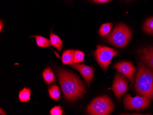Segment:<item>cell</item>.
Masks as SVG:
<instances>
[{
    "mask_svg": "<svg viewBox=\"0 0 153 115\" xmlns=\"http://www.w3.org/2000/svg\"><path fill=\"white\" fill-rule=\"evenodd\" d=\"M59 83L65 98L74 101L85 92V87L81 80L71 72L60 69L57 70Z\"/></svg>",
    "mask_w": 153,
    "mask_h": 115,
    "instance_id": "1",
    "label": "cell"
},
{
    "mask_svg": "<svg viewBox=\"0 0 153 115\" xmlns=\"http://www.w3.org/2000/svg\"><path fill=\"white\" fill-rule=\"evenodd\" d=\"M135 88L138 94L153 99V72L140 61L137 63Z\"/></svg>",
    "mask_w": 153,
    "mask_h": 115,
    "instance_id": "2",
    "label": "cell"
},
{
    "mask_svg": "<svg viewBox=\"0 0 153 115\" xmlns=\"http://www.w3.org/2000/svg\"><path fill=\"white\" fill-rule=\"evenodd\" d=\"M132 34L128 27L123 24H118L107 36L108 42L115 47H126L131 39Z\"/></svg>",
    "mask_w": 153,
    "mask_h": 115,
    "instance_id": "3",
    "label": "cell"
},
{
    "mask_svg": "<svg viewBox=\"0 0 153 115\" xmlns=\"http://www.w3.org/2000/svg\"><path fill=\"white\" fill-rule=\"evenodd\" d=\"M114 105L111 99L106 96L94 99L89 104L87 112L90 115H108L113 111Z\"/></svg>",
    "mask_w": 153,
    "mask_h": 115,
    "instance_id": "4",
    "label": "cell"
},
{
    "mask_svg": "<svg viewBox=\"0 0 153 115\" xmlns=\"http://www.w3.org/2000/svg\"><path fill=\"white\" fill-rule=\"evenodd\" d=\"M97 62L104 71H106L114 56H118V51L107 46L98 45L94 52Z\"/></svg>",
    "mask_w": 153,
    "mask_h": 115,
    "instance_id": "5",
    "label": "cell"
},
{
    "mask_svg": "<svg viewBox=\"0 0 153 115\" xmlns=\"http://www.w3.org/2000/svg\"><path fill=\"white\" fill-rule=\"evenodd\" d=\"M125 108L128 110H140L147 108L151 103L150 99L147 97L140 96L137 95L132 97L128 93L124 98Z\"/></svg>",
    "mask_w": 153,
    "mask_h": 115,
    "instance_id": "6",
    "label": "cell"
},
{
    "mask_svg": "<svg viewBox=\"0 0 153 115\" xmlns=\"http://www.w3.org/2000/svg\"><path fill=\"white\" fill-rule=\"evenodd\" d=\"M111 90L115 93L118 99H121L123 94L126 93L128 90V83L123 74L121 73H117L114 79Z\"/></svg>",
    "mask_w": 153,
    "mask_h": 115,
    "instance_id": "7",
    "label": "cell"
},
{
    "mask_svg": "<svg viewBox=\"0 0 153 115\" xmlns=\"http://www.w3.org/2000/svg\"><path fill=\"white\" fill-rule=\"evenodd\" d=\"M113 68L117 69L118 72L128 78L130 81L131 86L133 85L134 77L137 71L136 68L133 63L129 62H121L115 64L113 66Z\"/></svg>",
    "mask_w": 153,
    "mask_h": 115,
    "instance_id": "8",
    "label": "cell"
},
{
    "mask_svg": "<svg viewBox=\"0 0 153 115\" xmlns=\"http://www.w3.org/2000/svg\"><path fill=\"white\" fill-rule=\"evenodd\" d=\"M138 56L143 63L153 72V46H146L137 51Z\"/></svg>",
    "mask_w": 153,
    "mask_h": 115,
    "instance_id": "9",
    "label": "cell"
},
{
    "mask_svg": "<svg viewBox=\"0 0 153 115\" xmlns=\"http://www.w3.org/2000/svg\"><path fill=\"white\" fill-rule=\"evenodd\" d=\"M71 67L74 69L78 70L82 77L85 79L86 83L88 85H89L94 77V70L92 68L86 66L84 64H71Z\"/></svg>",
    "mask_w": 153,
    "mask_h": 115,
    "instance_id": "10",
    "label": "cell"
},
{
    "mask_svg": "<svg viewBox=\"0 0 153 115\" xmlns=\"http://www.w3.org/2000/svg\"><path fill=\"white\" fill-rule=\"evenodd\" d=\"M75 50H65L62 56V62L64 65H71L74 63Z\"/></svg>",
    "mask_w": 153,
    "mask_h": 115,
    "instance_id": "11",
    "label": "cell"
},
{
    "mask_svg": "<svg viewBox=\"0 0 153 115\" xmlns=\"http://www.w3.org/2000/svg\"><path fill=\"white\" fill-rule=\"evenodd\" d=\"M50 39L51 45L52 46L55 47L59 51H62V48L63 46V42L58 36H56L53 33H51L50 36Z\"/></svg>",
    "mask_w": 153,
    "mask_h": 115,
    "instance_id": "12",
    "label": "cell"
},
{
    "mask_svg": "<svg viewBox=\"0 0 153 115\" xmlns=\"http://www.w3.org/2000/svg\"><path fill=\"white\" fill-rule=\"evenodd\" d=\"M43 77L45 81L48 85H50L53 83L56 80L54 73L51 69L50 68H46L44 70L43 73Z\"/></svg>",
    "mask_w": 153,
    "mask_h": 115,
    "instance_id": "13",
    "label": "cell"
},
{
    "mask_svg": "<svg viewBox=\"0 0 153 115\" xmlns=\"http://www.w3.org/2000/svg\"><path fill=\"white\" fill-rule=\"evenodd\" d=\"M49 93L51 97L55 100H58L61 96V92L59 87L56 85L51 86L49 89Z\"/></svg>",
    "mask_w": 153,
    "mask_h": 115,
    "instance_id": "14",
    "label": "cell"
},
{
    "mask_svg": "<svg viewBox=\"0 0 153 115\" xmlns=\"http://www.w3.org/2000/svg\"><path fill=\"white\" fill-rule=\"evenodd\" d=\"M143 29L145 33L153 35V17L149 18L144 22Z\"/></svg>",
    "mask_w": 153,
    "mask_h": 115,
    "instance_id": "15",
    "label": "cell"
},
{
    "mask_svg": "<svg viewBox=\"0 0 153 115\" xmlns=\"http://www.w3.org/2000/svg\"><path fill=\"white\" fill-rule=\"evenodd\" d=\"M113 24L111 23L103 24L100 28L99 33L101 36L105 37L109 35L113 27Z\"/></svg>",
    "mask_w": 153,
    "mask_h": 115,
    "instance_id": "16",
    "label": "cell"
},
{
    "mask_svg": "<svg viewBox=\"0 0 153 115\" xmlns=\"http://www.w3.org/2000/svg\"><path fill=\"white\" fill-rule=\"evenodd\" d=\"M33 37L36 39L37 45L39 47H48L51 45L50 40L41 36H34Z\"/></svg>",
    "mask_w": 153,
    "mask_h": 115,
    "instance_id": "17",
    "label": "cell"
},
{
    "mask_svg": "<svg viewBox=\"0 0 153 115\" xmlns=\"http://www.w3.org/2000/svg\"><path fill=\"white\" fill-rule=\"evenodd\" d=\"M31 91L30 89L25 88L22 91H20L19 94V98L21 102H27L30 99Z\"/></svg>",
    "mask_w": 153,
    "mask_h": 115,
    "instance_id": "18",
    "label": "cell"
},
{
    "mask_svg": "<svg viewBox=\"0 0 153 115\" xmlns=\"http://www.w3.org/2000/svg\"><path fill=\"white\" fill-rule=\"evenodd\" d=\"M85 58V54L80 50H75L74 56V63H79L82 62Z\"/></svg>",
    "mask_w": 153,
    "mask_h": 115,
    "instance_id": "19",
    "label": "cell"
},
{
    "mask_svg": "<svg viewBox=\"0 0 153 115\" xmlns=\"http://www.w3.org/2000/svg\"><path fill=\"white\" fill-rule=\"evenodd\" d=\"M62 110L60 106H55L50 111L51 115H61L62 114Z\"/></svg>",
    "mask_w": 153,
    "mask_h": 115,
    "instance_id": "20",
    "label": "cell"
},
{
    "mask_svg": "<svg viewBox=\"0 0 153 115\" xmlns=\"http://www.w3.org/2000/svg\"><path fill=\"white\" fill-rule=\"evenodd\" d=\"M92 1L96 3H103L111 1L112 0H92Z\"/></svg>",
    "mask_w": 153,
    "mask_h": 115,
    "instance_id": "21",
    "label": "cell"
},
{
    "mask_svg": "<svg viewBox=\"0 0 153 115\" xmlns=\"http://www.w3.org/2000/svg\"><path fill=\"white\" fill-rule=\"evenodd\" d=\"M0 26H1V28H0V30H1H1H2V23L1 21V23H0Z\"/></svg>",
    "mask_w": 153,
    "mask_h": 115,
    "instance_id": "22",
    "label": "cell"
},
{
    "mask_svg": "<svg viewBox=\"0 0 153 115\" xmlns=\"http://www.w3.org/2000/svg\"><path fill=\"white\" fill-rule=\"evenodd\" d=\"M127 1H131V0H127Z\"/></svg>",
    "mask_w": 153,
    "mask_h": 115,
    "instance_id": "23",
    "label": "cell"
}]
</instances>
